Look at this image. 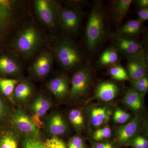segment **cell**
Instances as JSON below:
<instances>
[{
	"label": "cell",
	"mask_w": 148,
	"mask_h": 148,
	"mask_svg": "<svg viewBox=\"0 0 148 148\" xmlns=\"http://www.w3.org/2000/svg\"><path fill=\"white\" fill-rule=\"evenodd\" d=\"M24 148H41V143L33 138H27L24 142Z\"/></svg>",
	"instance_id": "d6a6232c"
},
{
	"label": "cell",
	"mask_w": 148,
	"mask_h": 148,
	"mask_svg": "<svg viewBox=\"0 0 148 148\" xmlns=\"http://www.w3.org/2000/svg\"><path fill=\"white\" fill-rule=\"evenodd\" d=\"M47 129L53 136L63 135L67 131L68 126L65 119L61 114H52L48 121Z\"/></svg>",
	"instance_id": "ffe728a7"
},
{
	"label": "cell",
	"mask_w": 148,
	"mask_h": 148,
	"mask_svg": "<svg viewBox=\"0 0 148 148\" xmlns=\"http://www.w3.org/2000/svg\"><path fill=\"white\" fill-rule=\"evenodd\" d=\"M34 5L37 16L43 24L51 28H55L58 25V13L61 6L57 2L36 0Z\"/></svg>",
	"instance_id": "8992f818"
},
{
	"label": "cell",
	"mask_w": 148,
	"mask_h": 148,
	"mask_svg": "<svg viewBox=\"0 0 148 148\" xmlns=\"http://www.w3.org/2000/svg\"><path fill=\"white\" fill-rule=\"evenodd\" d=\"M53 52L49 50L43 51L35 58L30 67V71L34 76L43 78L47 76L52 69Z\"/></svg>",
	"instance_id": "30bf717a"
},
{
	"label": "cell",
	"mask_w": 148,
	"mask_h": 148,
	"mask_svg": "<svg viewBox=\"0 0 148 148\" xmlns=\"http://www.w3.org/2000/svg\"><path fill=\"white\" fill-rule=\"evenodd\" d=\"M95 148H114L113 146L109 143H101L97 144Z\"/></svg>",
	"instance_id": "74e56055"
},
{
	"label": "cell",
	"mask_w": 148,
	"mask_h": 148,
	"mask_svg": "<svg viewBox=\"0 0 148 148\" xmlns=\"http://www.w3.org/2000/svg\"><path fill=\"white\" fill-rule=\"evenodd\" d=\"M41 148H66L64 142L56 136L47 139L43 144H41Z\"/></svg>",
	"instance_id": "f546056e"
},
{
	"label": "cell",
	"mask_w": 148,
	"mask_h": 148,
	"mask_svg": "<svg viewBox=\"0 0 148 148\" xmlns=\"http://www.w3.org/2000/svg\"><path fill=\"white\" fill-rule=\"evenodd\" d=\"M111 114V111L107 107H94L91 109L89 115L90 123L93 127H100L108 122Z\"/></svg>",
	"instance_id": "d6986e66"
},
{
	"label": "cell",
	"mask_w": 148,
	"mask_h": 148,
	"mask_svg": "<svg viewBox=\"0 0 148 148\" xmlns=\"http://www.w3.org/2000/svg\"><path fill=\"white\" fill-rule=\"evenodd\" d=\"M129 114L121 109H117L114 113V121L118 124H123L127 121L130 118Z\"/></svg>",
	"instance_id": "4dcf8cb0"
},
{
	"label": "cell",
	"mask_w": 148,
	"mask_h": 148,
	"mask_svg": "<svg viewBox=\"0 0 148 148\" xmlns=\"http://www.w3.org/2000/svg\"><path fill=\"white\" fill-rule=\"evenodd\" d=\"M133 145L135 148H143L137 138H135L133 140Z\"/></svg>",
	"instance_id": "f35d334b"
},
{
	"label": "cell",
	"mask_w": 148,
	"mask_h": 148,
	"mask_svg": "<svg viewBox=\"0 0 148 148\" xmlns=\"http://www.w3.org/2000/svg\"><path fill=\"white\" fill-rule=\"evenodd\" d=\"M83 145L84 143L82 138L78 136H75L70 140L68 148H82Z\"/></svg>",
	"instance_id": "1f68e13d"
},
{
	"label": "cell",
	"mask_w": 148,
	"mask_h": 148,
	"mask_svg": "<svg viewBox=\"0 0 148 148\" xmlns=\"http://www.w3.org/2000/svg\"><path fill=\"white\" fill-rule=\"evenodd\" d=\"M142 123L141 117L135 116L127 124L120 127L116 132L118 142L121 144H126L138 132Z\"/></svg>",
	"instance_id": "4fadbf2b"
},
{
	"label": "cell",
	"mask_w": 148,
	"mask_h": 148,
	"mask_svg": "<svg viewBox=\"0 0 148 148\" xmlns=\"http://www.w3.org/2000/svg\"><path fill=\"white\" fill-rule=\"evenodd\" d=\"M81 8L69 6L60 7L58 13V25L67 34L75 35L78 32L84 12Z\"/></svg>",
	"instance_id": "277c9868"
},
{
	"label": "cell",
	"mask_w": 148,
	"mask_h": 148,
	"mask_svg": "<svg viewBox=\"0 0 148 148\" xmlns=\"http://www.w3.org/2000/svg\"><path fill=\"white\" fill-rule=\"evenodd\" d=\"M111 135V128L109 126H106L95 130L92 135V138L95 141H102L110 138Z\"/></svg>",
	"instance_id": "f1b7e54d"
},
{
	"label": "cell",
	"mask_w": 148,
	"mask_h": 148,
	"mask_svg": "<svg viewBox=\"0 0 148 148\" xmlns=\"http://www.w3.org/2000/svg\"><path fill=\"white\" fill-rule=\"evenodd\" d=\"M7 106L3 98L0 97V119L5 115L7 112Z\"/></svg>",
	"instance_id": "e575fe53"
},
{
	"label": "cell",
	"mask_w": 148,
	"mask_h": 148,
	"mask_svg": "<svg viewBox=\"0 0 148 148\" xmlns=\"http://www.w3.org/2000/svg\"><path fill=\"white\" fill-rule=\"evenodd\" d=\"M143 96L133 88H130L125 93L123 102L131 110L135 111L139 110L143 107Z\"/></svg>",
	"instance_id": "44dd1931"
},
{
	"label": "cell",
	"mask_w": 148,
	"mask_h": 148,
	"mask_svg": "<svg viewBox=\"0 0 148 148\" xmlns=\"http://www.w3.org/2000/svg\"><path fill=\"white\" fill-rule=\"evenodd\" d=\"M127 73L132 81L146 76L148 70V55L147 50L127 58Z\"/></svg>",
	"instance_id": "9c48e42d"
},
{
	"label": "cell",
	"mask_w": 148,
	"mask_h": 148,
	"mask_svg": "<svg viewBox=\"0 0 148 148\" xmlns=\"http://www.w3.org/2000/svg\"><path fill=\"white\" fill-rule=\"evenodd\" d=\"M12 121L15 127L21 132L32 135L38 134V129L31 118L21 109L17 110L14 112Z\"/></svg>",
	"instance_id": "7c38bea8"
},
{
	"label": "cell",
	"mask_w": 148,
	"mask_h": 148,
	"mask_svg": "<svg viewBox=\"0 0 148 148\" xmlns=\"http://www.w3.org/2000/svg\"><path fill=\"white\" fill-rule=\"evenodd\" d=\"M51 107V103L47 98L40 95L35 99L32 103V115L30 117L38 129L42 127L43 117Z\"/></svg>",
	"instance_id": "8fae6325"
},
{
	"label": "cell",
	"mask_w": 148,
	"mask_h": 148,
	"mask_svg": "<svg viewBox=\"0 0 148 148\" xmlns=\"http://www.w3.org/2000/svg\"><path fill=\"white\" fill-rule=\"evenodd\" d=\"M108 33L107 12L101 1H94L85 30V42L87 49L94 52L101 46Z\"/></svg>",
	"instance_id": "6da1fadb"
},
{
	"label": "cell",
	"mask_w": 148,
	"mask_h": 148,
	"mask_svg": "<svg viewBox=\"0 0 148 148\" xmlns=\"http://www.w3.org/2000/svg\"><path fill=\"white\" fill-rule=\"evenodd\" d=\"M21 71V64L16 57L9 53H0V76L15 75Z\"/></svg>",
	"instance_id": "9a60e30c"
},
{
	"label": "cell",
	"mask_w": 148,
	"mask_h": 148,
	"mask_svg": "<svg viewBox=\"0 0 148 148\" xmlns=\"http://www.w3.org/2000/svg\"><path fill=\"white\" fill-rule=\"evenodd\" d=\"M119 92V88L115 83L104 82L96 86L95 96L101 101L109 102L115 98Z\"/></svg>",
	"instance_id": "e0dca14e"
},
{
	"label": "cell",
	"mask_w": 148,
	"mask_h": 148,
	"mask_svg": "<svg viewBox=\"0 0 148 148\" xmlns=\"http://www.w3.org/2000/svg\"><path fill=\"white\" fill-rule=\"evenodd\" d=\"M69 119L71 123L77 129H81L84 124V118L82 111L78 109H73L70 112Z\"/></svg>",
	"instance_id": "484cf974"
},
{
	"label": "cell",
	"mask_w": 148,
	"mask_h": 148,
	"mask_svg": "<svg viewBox=\"0 0 148 148\" xmlns=\"http://www.w3.org/2000/svg\"><path fill=\"white\" fill-rule=\"evenodd\" d=\"M135 1L136 5L138 7L139 9L148 8V0H137Z\"/></svg>",
	"instance_id": "d590c367"
},
{
	"label": "cell",
	"mask_w": 148,
	"mask_h": 148,
	"mask_svg": "<svg viewBox=\"0 0 148 148\" xmlns=\"http://www.w3.org/2000/svg\"><path fill=\"white\" fill-rule=\"evenodd\" d=\"M45 37L34 24L25 25L17 32L12 47L24 58H29L36 53L43 45Z\"/></svg>",
	"instance_id": "7a4b0ae2"
},
{
	"label": "cell",
	"mask_w": 148,
	"mask_h": 148,
	"mask_svg": "<svg viewBox=\"0 0 148 148\" xmlns=\"http://www.w3.org/2000/svg\"><path fill=\"white\" fill-rule=\"evenodd\" d=\"M92 81V68L87 64L74 74L70 88V98L77 99L85 95L90 89Z\"/></svg>",
	"instance_id": "5b68a950"
},
{
	"label": "cell",
	"mask_w": 148,
	"mask_h": 148,
	"mask_svg": "<svg viewBox=\"0 0 148 148\" xmlns=\"http://www.w3.org/2000/svg\"><path fill=\"white\" fill-rule=\"evenodd\" d=\"M143 23L138 19L130 20L110 35V37H136L143 32Z\"/></svg>",
	"instance_id": "ac0fdd59"
},
{
	"label": "cell",
	"mask_w": 148,
	"mask_h": 148,
	"mask_svg": "<svg viewBox=\"0 0 148 148\" xmlns=\"http://www.w3.org/2000/svg\"><path fill=\"white\" fill-rule=\"evenodd\" d=\"M136 37H111L114 47L127 58L146 50L143 43Z\"/></svg>",
	"instance_id": "52a82bcc"
},
{
	"label": "cell",
	"mask_w": 148,
	"mask_h": 148,
	"mask_svg": "<svg viewBox=\"0 0 148 148\" xmlns=\"http://www.w3.org/2000/svg\"><path fill=\"white\" fill-rule=\"evenodd\" d=\"M109 73L113 79L116 80L125 81L129 79L126 70L120 65L117 63L110 66Z\"/></svg>",
	"instance_id": "d4e9b609"
},
{
	"label": "cell",
	"mask_w": 148,
	"mask_h": 148,
	"mask_svg": "<svg viewBox=\"0 0 148 148\" xmlns=\"http://www.w3.org/2000/svg\"><path fill=\"white\" fill-rule=\"evenodd\" d=\"M15 6L14 1L0 0V45L14 24Z\"/></svg>",
	"instance_id": "ba28073f"
},
{
	"label": "cell",
	"mask_w": 148,
	"mask_h": 148,
	"mask_svg": "<svg viewBox=\"0 0 148 148\" xmlns=\"http://www.w3.org/2000/svg\"><path fill=\"white\" fill-rule=\"evenodd\" d=\"M53 56L64 69L71 70L82 65L84 57L77 45L70 38L63 37L55 41Z\"/></svg>",
	"instance_id": "3957f363"
},
{
	"label": "cell",
	"mask_w": 148,
	"mask_h": 148,
	"mask_svg": "<svg viewBox=\"0 0 148 148\" xmlns=\"http://www.w3.org/2000/svg\"><path fill=\"white\" fill-rule=\"evenodd\" d=\"M47 87L50 92L58 99H64L70 94L69 80L64 75L53 78L48 83Z\"/></svg>",
	"instance_id": "5bb4252c"
},
{
	"label": "cell",
	"mask_w": 148,
	"mask_h": 148,
	"mask_svg": "<svg viewBox=\"0 0 148 148\" xmlns=\"http://www.w3.org/2000/svg\"><path fill=\"white\" fill-rule=\"evenodd\" d=\"M18 83L17 79L0 78V91L4 95L12 99L14 88Z\"/></svg>",
	"instance_id": "cb8c5ba5"
},
{
	"label": "cell",
	"mask_w": 148,
	"mask_h": 148,
	"mask_svg": "<svg viewBox=\"0 0 148 148\" xmlns=\"http://www.w3.org/2000/svg\"><path fill=\"white\" fill-rule=\"evenodd\" d=\"M119 58V52L116 49L110 47L102 52L99 57L98 63L102 66H111L117 63Z\"/></svg>",
	"instance_id": "603a6c76"
},
{
	"label": "cell",
	"mask_w": 148,
	"mask_h": 148,
	"mask_svg": "<svg viewBox=\"0 0 148 148\" xmlns=\"http://www.w3.org/2000/svg\"><path fill=\"white\" fill-rule=\"evenodd\" d=\"M137 138H138L143 148H148V142L145 138L142 137H138Z\"/></svg>",
	"instance_id": "8d00e7d4"
},
{
	"label": "cell",
	"mask_w": 148,
	"mask_h": 148,
	"mask_svg": "<svg viewBox=\"0 0 148 148\" xmlns=\"http://www.w3.org/2000/svg\"><path fill=\"white\" fill-rule=\"evenodd\" d=\"M138 20L143 23L148 19V8L140 9L138 11Z\"/></svg>",
	"instance_id": "836d02e7"
},
{
	"label": "cell",
	"mask_w": 148,
	"mask_h": 148,
	"mask_svg": "<svg viewBox=\"0 0 148 148\" xmlns=\"http://www.w3.org/2000/svg\"><path fill=\"white\" fill-rule=\"evenodd\" d=\"M132 88L141 95L145 94L148 89V79L145 76L137 80L132 81Z\"/></svg>",
	"instance_id": "83f0119b"
},
{
	"label": "cell",
	"mask_w": 148,
	"mask_h": 148,
	"mask_svg": "<svg viewBox=\"0 0 148 148\" xmlns=\"http://www.w3.org/2000/svg\"><path fill=\"white\" fill-rule=\"evenodd\" d=\"M0 148H18V143L13 134L6 132L0 137Z\"/></svg>",
	"instance_id": "4316f807"
},
{
	"label": "cell",
	"mask_w": 148,
	"mask_h": 148,
	"mask_svg": "<svg viewBox=\"0 0 148 148\" xmlns=\"http://www.w3.org/2000/svg\"><path fill=\"white\" fill-rule=\"evenodd\" d=\"M32 93V88L29 83L22 82L18 83L15 86L13 96L18 102H22L27 101Z\"/></svg>",
	"instance_id": "7402d4cb"
},
{
	"label": "cell",
	"mask_w": 148,
	"mask_h": 148,
	"mask_svg": "<svg viewBox=\"0 0 148 148\" xmlns=\"http://www.w3.org/2000/svg\"><path fill=\"white\" fill-rule=\"evenodd\" d=\"M132 0H114L111 1V12L114 23L119 26L128 12Z\"/></svg>",
	"instance_id": "2e32d148"
}]
</instances>
